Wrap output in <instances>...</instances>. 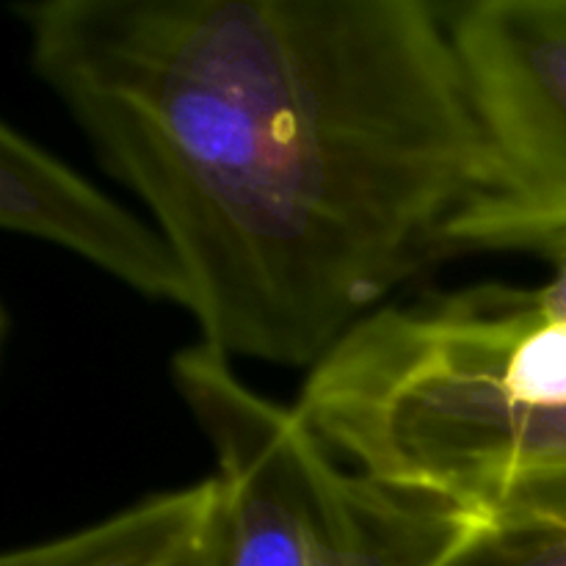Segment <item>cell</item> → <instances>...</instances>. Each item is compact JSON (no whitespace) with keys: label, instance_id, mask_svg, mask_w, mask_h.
Returning a JSON list of instances; mask_svg holds the SVG:
<instances>
[{"label":"cell","instance_id":"8992f818","mask_svg":"<svg viewBox=\"0 0 566 566\" xmlns=\"http://www.w3.org/2000/svg\"><path fill=\"white\" fill-rule=\"evenodd\" d=\"M219 490L210 475L149 492L92 525L17 547L0 566H216Z\"/></svg>","mask_w":566,"mask_h":566},{"label":"cell","instance_id":"ba28073f","mask_svg":"<svg viewBox=\"0 0 566 566\" xmlns=\"http://www.w3.org/2000/svg\"><path fill=\"white\" fill-rule=\"evenodd\" d=\"M545 260L553 265L551 280L536 287V291H520V296H523L525 307L536 318L547 321V324L566 326V241L562 247L551 249Z\"/></svg>","mask_w":566,"mask_h":566},{"label":"cell","instance_id":"7a4b0ae2","mask_svg":"<svg viewBox=\"0 0 566 566\" xmlns=\"http://www.w3.org/2000/svg\"><path fill=\"white\" fill-rule=\"evenodd\" d=\"M171 385L213 457L216 566H440L486 520L346 462L202 343L171 357Z\"/></svg>","mask_w":566,"mask_h":566},{"label":"cell","instance_id":"277c9868","mask_svg":"<svg viewBox=\"0 0 566 566\" xmlns=\"http://www.w3.org/2000/svg\"><path fill=\"white\" fill-rule=\"evenodd\" d=\"M329 437L376 479L473 514L566 484V403L523 409L352 396L332 412Z\"/></svg>","mask_w":566,"mask_h":566},{"label":"cell","instance_id":"6da1fadb","mask_svg":"<svg viewBox=\"0 0 566 566\" xmlns=\"http://www.w3.org/2000/svg\"><path fill=\"white\" fill-rule=\"evenodd\" d=\"M33 75L142 202L221 357L310 370L448 260L490 144L429 0H25Z\"/></svg>","mask_w":566,"mask_h":566},{"label":"cell","instance_id":"52a82bcc","mask_svg":"<svg viewBox=\"0 0 566 566\" xmlns=\"http://www.w3.org/2000/svg\"><path fill=\"white\" fill-rule=\"evenodd\" d=\"M440 566H566V484L486 514L481 528Z\"/></svg>","mask_w":566,"mask_h":566},{"label":"cell","instance_id":"5b68a950","mask_svg":"<svg viewBox=\"0 0 566 566\" xmlns=\"http://www.w3.org/2000/svg\"><path fill=\"white\" fill-rule=\"evenodd\" d=\"M0 224L75 254L149 302L191 307L180 260L158 227L11 122L0 125Z\"/></svg>","mask_w":566,"mask_h":566},{"label":"cell","instance_id":"3957f363","mask_svg":"<svg viewBox=\"0 0 566 566\" xmlns=\"http://www.w3.org/2000/svg\"><path fill=\"white\" fill-rule=\"evenodd\" d=\"M448 22L492 158L448 258H545L566 241V0H470Z\"/></svg>","mask_w":566,"mask_h":566}]
</instances>
